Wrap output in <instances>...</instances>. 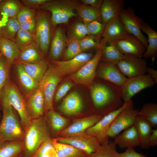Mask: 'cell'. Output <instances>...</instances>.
I'll use <instances>...</instances> for the list:
<instances>
[{
	"label": "cell",
	"mask_w": 157,
	"mask_h": 157,
	"mask_svg": "<svg viewBox=\"0 0 157 157\" xmlns=\"http://www.w3.org/2000/svg\"><path fill=\"white\" fill-rule=\"evenodd\" d=\"M83 107L82 98L76 91L72 92L63 99L58 109L64 114L68 116L76 115L80 113Z\"/></svg>",
	"instance_id": "obj_21"
},
{
	"label": "cell",
	"mask_w": 157,
	"mask_h": 157,
	"mask_svg": "<svg viewBox=\"0 0 157 157\" xmlns=\"http://www.w3.org/2000/svg\"><path fill=\"white\" fill-rule=\"evenodd\" d=\"M102 0H81L83 4L90 6L93 7L100 9L102 4Z\"/></svg>",
	"instance_id": "obj_52"
},
{
	"label": "cell",
	"mask_w": 157,
	"mask_h": 157,
	"mask_svg": "<svg viewBox=\"0 0 157 157\" xmlns=\"http://www.w3.org/2000/svg\"><path fill=\"white\" fill-rule=\"evenodd\" d=\"M52 138L45 115L32 119L24 131V157H31L44 142Z\"/></svg>",
	"instance_id": "obj_2"
},
{
	"label": "cell",
	"mask_w": 157,
	"mask_h": 157,
	"mask_svg": "<svg viewBox=\"0 0 157 157\" xmlns=\"http://www.w3.org/2000/svg\"><path fill=\"white\" fill-rule=\"evenodd\" d=\"M102 53L100 47L90 60L78 71L69 75L71 80L76 84L85 86L90 90L96 77L97 68Z\"/></svg>",
	"instance_id": "obj_9"
},
{
	"label": "cell",
	"mask_w": 157,
	"mask_h": 157,
	"mask_svg": "<svg viewBox=\"0 0 157 157\" xmlns=\"http://www.w3.org/2000/svg\"><path fill=\"white\" fill-rule=\"evenodd\" d=\"M94 55L91 53L83 52L67 60L48 61L56 65L64 76L78 71L90 60Z\"/></svg>",
	"instance_id": "obj_19"
},
{
	"label": "cell",
	"mask_w": 157,
	"mask_h": 157,
	"mask_svg": "<svg viewBox=\"0 0 157 157\" xmlns=\"http://www.w3.org/2000/svg\"><path fill=\"white\" fill-rule=\"evenodd\" d=\"M139 110L133 108V104L121 112L112 123L109 131V138H114L120 132L133 125Z\"/></svg>",
	"instance_id": "obj_14"
},
{
	"label": "cell",
	"mask_w": 157,
	"mask_h": 157,
	"mask_svg": "<svg viewBox=\"0 0 157 157\" xmlns=\"http://www.w3.org/2000/svg\"><path fill=\"white\" fill-rule=\"evenodd\" d=\"M23 4L31 8L36 9L40 8L49 0H21Z\"/></svg>",
	"instance_id": "obj_50"
},
{
	"label": "cell",
	"mask_w": 157,
	"mask_h": 157,
	"mask_svg": "<svg viewBox=\"0 0 157 157\" xmlns=\"http://www.w3.org/2000/svg\"><path fill=\"white\" fill-rule=\"evenodd\" d=\"M23 5L18 0H2L0 2V16L2 18H15L19 10Z\"/></svg>",
	"instance_id": "obj_36"
},
{
	"label": "cell",
	"mask_w": 157,
	"mask_h": 157,
	"mask_svg": "<svg viewBox=\"0 0 157 157\" xmlns=\"http://www.w3.org/2000/svg\"><path fill=\"white\" fill-rule=\"evenodd\" d=\"M11 67L0 53V97L3 88L10 78Z\"/></svg>",
	"instance_id": "obj_42"
},
{
	"label": "cell",
	"mask_w": 157,
	"mask_h": 157,
	"mask_svg": "<svg viewBox=\"0 0 157 157\" xmlns=\"http://www.w3.org/2000/svg\"><path fill=\"white\" fill-rule=\"evenodd\" d=\"M20 52L14 42L0 37V53L12 66L16 62Z\"/></svg>",
	"instance_id": "obj_29"
},
{
	"label": "cell",
	"mask_w": 157,
	"mask_h": 157,
	"mask_svg": "<svg viewBox=\"0 0 157 157\" xmlns=\"http://www.w3.org/2000/svg\"><path fill=\"white\" fill-rule=\"evenodd\" d=\"M114 138L113 142L122 148H134L140 145L139 138L133 125L124 130Z\"/></svg>",
	"instance_id": "obj_24"
},
{
	"label": "cell",
	"mask_w": 157,
	"mask_h": 157,
	"mask_svg": "<svg viewBox=\"0 0 157 157\" xmlns=\"http://www.w3.org/2000/svg\"><path fill=\"white\" fill-rule=\"evenodd\" d=\"M34 41V35L20 29L17 33L14 40L21 50Z\"/></svg>",
	"instance_id": "obj_44"
},
{
	"label": "cell",
	"mask_w": 157,
	"mask_h": 157,
	"mask_svg": "<svg viewBox=\"0 0 157 157\" xmlns=\"http://www.w3.org/2000/svg\"><path fill=\"white\" fill-rule=\"evenodd\" d=\"M106 24L101 17L86 24L88 35L101 39Z\"/></svg>",
	"instance_id": "obj_41"
},
{
	"label": "cell",
	"mask_w": 157,
	"mask_h": 157,
	"mask_svg": "<svg viewBox=\"0 0 157 157\" xmlns=\"http://www.w3.org/2000/svg\"><path fill=\"white\" fill-rule=\"evenodd\" d=\"M130 34L125 28L119 15L108 21L106 24L101 38L112 41Z\"/></svg>",
	"instance_id": "obj_23"
},
{
	"label": "cell",
	"mask_w": 157,
	"mask_h": 157,
	"mask_svg": "<svg viewBox=\"0 0 157 157\" xmlns=\"http://www.w3.org/2000/svg\"><path fill=\"white\" fill-rule=\"evenodd\" d=\"M1 117H2V116L0 115V122H1Z\"/></svg>",
	"instance_id": "obj_57"
},
{
	"label": "cell",
	"mask_w": 157,
	"mask_h": 157,
	"mask_svg": "<svg viewBox=\"0 0 157 157\" xmlns=\"http://www.w3.org/2000/svg\"><path fill=\"white\" fill-rule=\"evenodd\" d=\"M2 101L9 103L17 111L24 131L30 124L31 119L27 110L25 96L10 78L1 92L0 102Z\"/></svg>",
	"instance_id": "obj_5"
},
{
	"label": "cell",
	"mask_w": 157,
	"mask_h": 157,
	"mask_svg": "<svg viewBox=\"0 0 157 157\" xmlns=\"http://www.w3.org/2000/svg\"><path fill=\"white\" fill-rule=\"evenodd\" d=\"M149 144L151 147H154L157 145V129L152 130L149 138Z\"/></svg>",
	"instance_id": "obj_53"
},
{
	"label": "cell",
	"mask_w": 157,
	"mask_h": 157,
	"mask_svg": "<svg viewBox=\"0 0 157 157\" xmlns=\"http://www.w3.org/2000/svg\"><path fill=\"white\" fill-rule=\"evenodd\" d=\"M116 65L121 72L128 78L145 74L147 67L144 59L131 54L124 55Z\"/></svg>",
	"instance_id": "obj_11"
},
{
	"label": "cell",
	"mask_w": 157,
	"mask_h": 157,
	"mask_svg": "<svg viewBox=\"0 0 157 157\" xmlns=\"http://www.w3.org/2000/svg\"><path fill=\"white\" fill-rule=\"evenodd\" d=\"M94 81L90 90L92 102L96 114L104 116L123 104L121 88L101 80Z\"/></svg>",
	"instance_id": "obj_1"
},
{
	"label": "cell",
	"mask_w": 157,
	"mask_h": 157,
	"mask_svg": "<svg viewBox=\"0 0 157 157\" xmlns=\"http://www.w3.org/2000/svg\"><path fill=\"white\" fill-rule=\"evenodd\" d=\"M14 64L15 77L19 89L25 97L26 96L37 90L39 84L26 72L21 64L16 63Z\"/></svg>",
	"instance_id": "obj_22"
},
{
	"label": "cell",
	"mask_w": 157,
	"mask_h": 157,
	"mask_svg": "<svg viewBox=\"0 0 157 157\" xmlns=\"http://www.w3.org/2000/svg\"><path fill=\"white\" fill-rule=\"evenodd\" d=\"M116 145L113 141H109L108 143L102 144L99 150L87 157H118Z\"/></svg>",
	"instance_id": "obj_40"
},
{
	"label": "cell",
	"mask_w": 157,
	"mask_h": 157,
	"mask_svg": "<svg viewBox=\"0 0 157 157\" xmlns=\"http://www.w3.org/2000/svg\"><path fill=\"white\" fill-rule=\"evenodd\" d=\"M96 77L120 87L127 78L121 72L115 64L105 61H100L97 68Z\"/></svg>",
	"instance_id": "obj_15"
},
{
	"label": "cell",
	"mask_w": 157,
	"mask_h": 157,
	"mask_svg": "<svg viewBox=\"0 0 157 157\" xmlns=\"http://www.w3.org/2000/svg\"><path fill=\"white\" fill-rule=\"evenodd\" d=\"M67 43L66 29L62 25H59L54 31L47 59L49 61L60 60Z\"/></svg>",
	"instance_id": "obj_16"
},
{
	"label": "cell",
	"mask_w": 157,
	"mask_h": 157,
	"mask_svg": "<svg viewBox=\"0 0 157 157\" xmlns=\"http://www.w3.org/2000/svg\"><path fill=\"white\" fill-rule=\"evenodd\" d=\"M63 76L58 67L49 62L47 69L39 86L45 99V112L54 110L53 101L55 90Z\"/></svg>",
	"instance_id": "obj_7"
},
{
	"label": "cell",
	"mask_w": 157,
	"mask_h": 157,
	"mask_svg": "<svg viewBox=\"0 0 157 157\" xmlns=\"http://www.w3.org/2000/svg\"><path fill=\"white\" fill-rule=\"evenodd\" d=\"M2 1V0H0V2Z\"/></svg>",
	"instance_id": "obj_59"
},
{
	"label": "cell",
	"mask_w": 157,
	"mask_h": 157,
	"mask_svg": "<svg viewBox=\"0 0 157 157\" xmlns=\"http://www.w3.org/2000/svg\"><path fill=\"white\" fill-rule=\"evenodd\" d=\"M51 131L54 133H58L65 128L68 124L69 119L62 116L54 110L46 111L45 115Z\"/></svg>",
	"instance_id": "obj_35"
},
{
	"label": "cell",
	"mask_w": 157,
	"mask_h": 157,
	"mask_svg": "<svg viewBox=\"0 0 157 157\" xmlns=\"http://www.w3.org/2000/svg\"><path fill=\"white\" fill-rule=\"evenodd\" d=\"M103 116L94 113L85 117L76 119L71 125L61 131L58 135L59 137H67L84 133L87 129L96 123Z\"/></svg>",
	"instance_id": "obj_17"
},
{
	"label": "cell",
	"mask_w": 157,
	"mask_h": 157,
	"mask_svg": "<svg viewBox=\"0 0 157 157\" xmlns=\"http://www.w3.org/2000/svg\"><path fill=\"white\" fill-rule=\"evenodd\" d=\"M23 154H21L18 157H22L23 156Z\"/></svg>",
	"instance_id": "obj_56"
},
{
	"label": "cell",
	"mask_w": 157,
	"mask_h": 157,
	"mask_svg": "<svg viewBox=\"0 0 157 157\" xmlns=\"http://www.w3.org/2000/svg\"><path fill=\"white\" fill-rule=\"evenodd\" d=\"M118 157H147L144 154L137 152L133 148L126 149L122 153H118Z\"/></svg>",
	"instance_id": "obj_51"
},
{
	"label": "cell",
	"mask_w": 157,
	"mask_h": 157,
	"mask_svg": "<svg viewBox=\"0 0 157 157\" xmlns=\"http://www.w3.org/2000/svg\"><path fill=\"white\" fill-rule=\"evenodd\" d=\"M76 10L78 15L86 25L101 17L100 9L90 6L80 4Z\"/></svg>",
	"instance_id": "obj_37"
},
{
	"label": "cell",
	"mask_w": 157,
	"mask_h": 157,
	"mask_svg": "<svg viewBox=\"0 0 157 157\" xmlns=\"http://www.w3.org/2000/svg\"><path fill=\"white\" fill-rule=\"evenodd\" d=\"M138 115L148 122L153 127H157V104L150 103L144 104Z\"/></svg>",
	"instance_id": "obj_38"
},
{
	"label": "cell",
	"mask_w": 157,
	"mask_h": 157,
	"mask_svg": "<svg viewBox=\"0 0 157 157\" xmlns=\"http://www.w3.org/2000/svg\"><path fill=\"white\" fill-rule=\"evenodd\" d=\"M25 97L27 110L31 120L44 115L45 99L42 92L39 87Z\"/></svg>",
	"instance_id": "obj_20"
},
{
	"label": "cell",
	"mask_w": 157,
	"mask_h": 157,
	"mask_svg": "<svg viewBox=\"0 0 157 157\" xmlns=\"http://www.w3.org/2000/svg\"><path fill=\"white\" fill-rule=\"evenodd\" d=\"M36 28L34 42L47 59L49 47L55 29L51 21L48 11L40 9L36 12Z\"/></svg>",
	"instance_id": "obj_6"
},
{
	"label": "cell",
	"mask_w": 157,
	"mask_h": 157,
	"mask_svg": "<svg viewBox=\"0 0 157 157\" xmlns=\"http://www.w3.org/2000/svg\"><path fill=\"white\" fill-rule=\"evenodd\" d=\"M100 47L102 51L100 61L109 62L116 65L124 56L110 41L101 38Z\"/></svg>",
	"instance_id": "obj_32"
},
{
	"label": "cell",
	"mask_w": 157,
	"mask_h": 157,
	"mask_svg": "<svg viewBox=\"0 0 157 157\" xmlns=\"http://www.w3.org/2000/svg\"><path fill=\"white\" fill-rule=\"evenodd\" d=\"M66 25L67 44L72 41H79L88 35L86 25L80 18L69 20Z\"/></svg>",
	"instance_id": "obj_26"
},
{
	"label": "cell",
	"mask_w": 157,
	"mask_h": 157,
	"mask_svg": "<svg viewBox=\"0 0 157 157\" xmlns=\"http://www.w3.org/2000/svg\"><path fill=\"white\" fill-rule=\"evenodd\" d=\"M24 150L22 141L0 140V157H18Z\"/></svg>",
	"instance_id": "obj_31"
},
{
	"label": "cell",
	"mask_w": 157,
	"mask_h": 157,
	"mask_svg": "<svg viewBox=\"0 0 157 157\" xmlns=\"http://www.w3.org/2000/svg\"><path fill=\"white\" fill-rule=\"evenodd\" d=\"M55 139L58 142L69 144L81 149L88 155L98 151L101 146L95 138L87 135L85 132L69 137H58Z\"/></svg>",
	"instance_id": "obj_13"
},
{
	"label": "cell",
	"mask_w": 157,
	"mask_h": 157,
	"mask_svg": "<svg viewBox=\"0 0 157 157\" xmlns=\"http://www.w3.org/2000/svg\"><path fill=\"white\" fill-rule=\"evenodd\" d=\"M36 25L35 18L20 24L21 29L27 31L34 35Z\"/></svg>",
	"instance_id": "obj_49"
},
{
	"label": "cell",
	"mask_w": 157,
	"mask_h": 157,
	"mask_svg": "<svg viewBox=\"0 0 157 157\" xmlns=\"http://www.w3.org/2000/svg\"><path fill=\"white\" fill-rule=\"evenodd\" d=\"M2 18L0 16V31H1V28L3 26V25L2 24Z\"/></svg>",
	"instance_id": "obj_55"
},
{
	"label": "cell",
	"mask_w": 157,
	"mask_h": 157,
	"mask_svg": "<svg viewBox=\"0 0 157 157\" xmlns=\"http://www.w3.org/2000/svg\"><path fill=\"white\" fill-rule=\"evenodd\" d=\"M53 138L43 143L31 157H56Z\"/></svg>",
	"instance_id": "obj_43"
},
{
	"label": "cell",
	"mask_w": 157,
	"mask_h": 157,
	"mask_svg": "<svg viewBox=\"0 0 157 157\" xmlns=\"http://www.w3.org/2000/svg\"><path fill=\"white\" fill-rule=\"evenodd\" d=\"M1 106H0V111L1 110Z\"/></svg>",
	"instance_id": "obj_58"
},
{
	"label": "cell",
	"mask_w": 157,
	"mask_h": 157,
	"mask_svg": "<svg viewBox=\"0 0 157 157\" xmlns=\"http://www.w3.org/2000/svg\"><path fill=\"white\" fill-rule=\"evenodd\" d=\"M73 83L69 81L64 83L59 87L54 96L55 102H57L60 101L73 87Z\"/></svg>",
	"instance_id": "obj_48"
},
{
	"label": "cell",
	"mask_w": 157,
	"mask_h": 157,
	"mask_svg": "<svg viewBox=\"0 0 157 157\" xmlns=\"http://www.w3.org/2000/svg\"><path fill=\"white\" fill-rule=\"evenodd\" d=\"M46 59L47 58L34 41L20 50L19 57L16 63H35Z\"/></svg>",
	"instance_id": "obj_27"
},
{
	"label": "cell",
	"mask_w": 157,
	"mask_h": 157,
	"mask_svg": "<svg viewBox=\"0 0 157 157\" xmlns=\"http://www.w3.org/2000/svg\"><path fill=\"white\" fill-rule=\"evenodd\" d=\"M110 41L124 55L131 54L142 58L146 49L138 38L131 34Z\"/></svg>",
	"instance_id": "obj_18"
},
{
	"label": "cell",
	"mask_w": 157,
	"mask_h": 157,
	"mask_svg": "<svg viewBox=\"0 0 157 157\" xmlns=\"http://www.w3.org/2000/svg\"><path fill=\"white\" fill-rule=\"evenodd\" d=\"M156 83L148 74L128 78L121 88L122 98L124 101H128L135 94L146 88L153 86Z\"/></svg>",
	"instance_id": "obj_10"
},
{
	"label": "cell",
	"mask_w": 157,
	"mask_h": 157,
	"mask_svg": "<svg viewBox=\"0 0 157 157\" xmlns=\"http://www.w3.org/2000/svg\"><path fill=\"white\" fill-rule=\"evenodd\" d=\"M123 0H104L100 8L101 17L106 24L108 21L119 15L124 9Z\"/></svg>",
	"instance_id": "obj_25"
},
{
	"label": "cell",
	"mask_w": 157,
	"mask_h": 157,
	"mask_svg": "<svg viewBox=\"0 0 157 157\" xmlns=\"http://www.w3.org/2000/svg\"><path fill=\"white\" fill-rule=\"evenodd\" d=\"M56 157H87L84 151L70 145L60 142L53 138Z\"/></svg>",
	"instance_id": "obj_34"
},
{
	"label": "cell",
	"mask_w": 157,
	"mask_h": 157,
	"mask_svg": "<svg viewBox=\"0 0 157 157\" xmlns=\"http://www.w3.org/2000/svg\"><path fill=\"white\" fill-rule=\"evenodd\" d=\"M133 104L132 100L124 101L121 106L103 116L96 123L87 129L85 133L95 138L101 145L108 143L109 141V131L113 121L121 112Z\"/></svg>",
	"instance_id": "obj_8"
},
{
	"label": "cell",
	"mask_w": 157,
	"mask_h": 157,
	"mask_svg": "<svg viewBox=\"0 0 157 157\" xmlns=\"http://www.w3.org/2000/svg\"><path fill=\"white\" fill-rule=\"evenodd\" d=\"M22 157H23V156H22Z\"/></svg>",
	"instance_id": "obj_60"
},
{
	"label": "cell",
	"mask_w": 157,
	"mask_h": 157,
	"mask_svg": "<svg viewBox=\"0 0 157 157\" xmlns=\"http://www.w3.org/2000/svg\"><path fill=\"white\" fill-rule=\"evenodd\" d=\"M146 72L153 78L156 83H157V71L154 69L147 66Z\"/></svg>",
	"instance_id": "obj_54"
},
{
	"label": "cell",
	"mask_w": 157,
	"mask_h": 157,
	"mask_svg": "<svg viewBox=\"0 0 157 157\" xmlns=\"http://www.w3.org/2000/svg\"><path fill=\"white\" fill-rule=\"evenodd\" d=\"M67 48L64 52L63 59L62 60H70L83 52L80 45L79 41L71 42L67 44Z\"/></svg>",
	"instance_id": "obj_46"
},
{
	"label": "cell",
	"mask_w": 157,
	"mask_h": 157,
	"mask_svg": "<svg viewBox=\"0 0 157 157\" xmlns=\"http://www.w3.org/2000/svg\"><path fill=\"white\" fill-rule=\"evenodd\" d=\"M80 4L77 0H49L39 8L50 13L51 23L55 29L58 25H66L77 16L76 9Z\"/></svg>",
	"instance_id": "obj_4"
},
{
	"label": "cell",
	"mask_w": 157,
	"mask_h": 157,
	"mask_svg": "<svg viewBox=\"0 0 157 157\" xmlns=\"http://www.w3.org/2000/svg\"><path fill=\"white\" fill-rule=\"evenodd\" d=\"M133 126L138 133L140 141V147L147 149L150 146L149 138L152 131V126L147 121L138 115Z\"/></svg>",
	"instance_id": "obj_28"
},
{
	"label": "cell",
	"mask_w": 157,
	"mask_h": 157,
	"mask_svg": "<svg viewBox=\"0 0 157 157\" xmlns=\"http://www.w3.org/2000/svg\"><path fill=\"white\" fill-rule=\"evenodd\" d=\"M0 106L3 112L0 123V140L23 141L24 131L16 111L7 102L1 101Z\"/></svg>",
	"instance_id": "obj_3"
},
{
	"label": "cell",
	"mask_w": 157,
	"mask_h": 157,
	"mask_svg": "<svg viewBox=\"0 0 157 157\" xmlns=\"http://www.w3.org/2000/svg\"><path fill=\"white\" fill-rule=\"evenodd\" d=\"M119 16L129 33L138 38L146 49L148 45L147 39L141 28L144 22L143 19L136 15L131 8L123 9Z\"/></svg>",
	"instance_id": "obj_12"
},
{
	"label": "cell",
	"mask_w": 157,
	"mask_h": 157,
	"mask_svg": "<svg viewBox=\"0 0 157 157\" xmlns=\"http://www.w3.org/2000/svg\"><path fill=\"white\" fill-rule=\"evenodd\" d=\"M141 30L147 35L148 45L143 55L144 59L150 58L153 63L157 56V32L152 29L149 24L144 22Z\"/></svg>",
	"instance_id": "obj_30"
},
{
	"label": "cell",
	"mask_w": 157,
	"mask_h": 157,
	"mask_svg": "<svg viewBox=\"0 0 157 157\" xmlns=\"http://www.w3.org/2000/svg\"><path fill=\"white\" fill-rule=\"evenodd\" d=\"M49 63L48 60L46 59L35 63H19L26 72L39 84L46 71Z\"/></svg>",
	"instance_id": "obj_33"
},
{
	"label": "cell",
	"mask_w": 157,
	"mask_h": 157,
	"mask_svg": "<svg viewBox=\"0 0 157 157\" xmlns=\"http://www.w3.org/2000/svg\"><path fill=\"white\" fill-rule=\"evenodd\" d=\"M35 9L23 5L19 10L15 19L19 24L35 18Z\"/></svg>",
	"instance_id": "obj_47"
},
{
	"label": "cell",
	"mask_w": 157,
	"mask_h": 157,
	"mask_svg": "<svg viewBox=\"0 0 157 157\" xmlns=\"http://www.w3.org/2000/svg\"><path fill=\"white\" fill-rule=\"evenodd\" d=\"M101 40L87 35L79 40V42L83 52L91 50L97 51L100 47Z\"/></svg>",
	"instance_id": "obj_45"
},
{
	"label": "cell",
	"mask_w": 157,
	"mask_h": 157,
	"mask_svg": "<svg viewBox=\"0 0 157 157\" xmlns=\"http://www.w3.org/2000/svg\"><path fill=\"white\" fill-rule=\"evenodd\" d=\"M20 29V24L15 18L8 19L1 28L0 37L14 42L16 35Z\"/></svg>",
	"instance_id": "obj_39"
}]
</instances>
